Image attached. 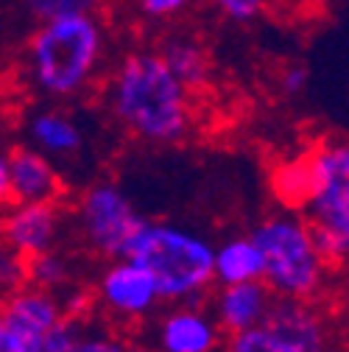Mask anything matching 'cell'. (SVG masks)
Segmentation results:
<instances>
[{"mask_svg": "<svg viewBox=\"0 0 349 352\" xmlns=\"http://www.w3.org/2000/svg\"><path fill=\"white\" fill-rule=\"evenodd\" d=\"M266 260V285L277 299H311L322 283L327 260L322 257L313 230L296 210L263 218L251 232Z\"/></svg>", "mask_w": 349, "mask_h": 352, "instance_id": "277c9868", "label": "cell"}, {"mask_svg": "<svg viewBox=\"0 0 349 352\" xmlns=\"http://www.w3.org/2000/svg\"><path fill=\"white\" fill-rule=\"evenodd\" d=\"M93 299L106 316L117 322H140L162 305L157 280L132 257H112L95 283Z\"/></svg>", "mask_w": 349, "mask_h": 352, "instance_id": "9c48e42d", "label": "cell"}, {"mask_svg": "<svg viewBox=\"0 0 349 352\" xmlns=\"http://www.w3.org/2000/svg\"><path fill=\"white\" fill-rule=\"evenodd\" d=\"M28 283L59 294L62 288L70 285V266H67V260L56 249L28 257Z\"/></svg>", "mask_w": 349, "mask_h": 352, "instance_id": "ac0fdd59", "label": "cell"}, {"mask_svg": "<svg viewBox=\"0 0 349 352\" xmlns=\"http://www.w3.org/2000/svg\"><path fill=\"white\" fill-rule=\"evenodd\" d=\"M207 3L215 6L232 23H254L260 14L269 9L271 0H207Z\"/></svg>", "mask_w": 349, "mask_h": 352, "instance_id": "44dd1931", "label": "cell"}, {"mask_svg": "<svg viewBox=\"0 0 349 352\" xmlns=\"http://www.w3.org/2000/svg\"><path fill=\"white\" fill-rule=\"evenodd\" d=\"M62 235V210L56 201H14L0 218V238L25 257L56 249Z\"/></svg>", "mask_w": 349, "mask_h": 352, "instance_id": "8fae6325", "label": "cell"}, {"mask_svg": "<svg viewBox=\"0 0 349 352\" xmlns=\"http://www.w3.org/2000/svg\"><path fill=\"white\" fill-rule=\"evenodd\" d=\"M212 254L215 246L207 235L146 218L143 227L126 243L123 257L137 260L157 280L162 302H201L212 285Z\"/></svg>", "mask_w": 349, "mask_h": 352, "instance_id": "3957f363", "label": "cell"}, {"mask_svg": "<svg viewBox=\"0 0 349 352\" xmlns=\"http://www.w3.org/2000/svg\"><path fill=\"white\" fill-rule=\"evenodd\" d=\"M70 352H132L126 346L123 338L112 336V333H93V330H81V336L76 338V344L70 346Z\"/></svg>", "mask_w": 349, "mask_h": 352, "instance_id": "7402d4cb", "label": "cell"}, {"mask_svg": "<svg viewBox=\"0 0 349 352\" xmlns=\"http://www.w3.org/2000/svg\"><path fill=\"white\" fill-rule=\"evenodd\" d=\"M106 107L128 135L148 146H173L193 129L190 90L159 51H132L117 62L106 84Z\"/></svg>", "mask_w": 349, "mask_h": 352, "instance_id": "6da1fadb", "label": "cell"}, {"mask_svg": "<svg viewBox=\"0 0 349 352\" xmlns=\"http://www.w3.org/2000/svg\"><path fill=\"white\" fill-rule=\"evenodd\" d=\"M104 0H23L25 12L42 23L54 17H70V14H95Z\"/></svg>", "mask_w": 349, "mask_h": 352, "instance_id": "ffe728a7", "label": "cell"}, {"mask_svg": "<svg viewBox=\"0 0 349 352\" xmlns=\"http://www.w3.org/2000/svg\"><path fill=\"white\" fill-rule=\"evenodd\" d=\"M227 333L199 302H179L154 330L157 352H221Z\"/></svg>", "mask_w": 349, "mask_h": 352, "instance_id": "30bf717a", "label": "cell"}, {"mask_svg": "<svg viewBox=\"0 0 349 352\" xmlns=\"http://www.w3.org/2000/svg\"><path fill=\"white\" fill-rule=\"evenodd\" d=\"M221 352H330V330L304 299H277L260 324L227 336Z\"/></svg>", "mask_w": 349, "mask_h": 352, "instance_id": "8992f818", "label": "cell"}, {"mask_svg": "<svg viewBox=\"0 0 349 352\" xmlns=\"http://www.w3.org/2000/svg\"><path fill=\"white\" fill-rule=\"evenodd\" d=\"M135 6L146 20L162 23V20H173L185 14L193 6V0H135Z\"/></svg>", "mask_w": 349, "mask_h": 352, "instance_id": "603a6c76", "label": "cell"}, {"mask_svg": "<svg viewBox=\"0 0 349 352\" xmlns=\"http://www.w3.org/2000/svg\"><path fill=\"white\" fill-rule=\"evenodd\" d=\"M308 84H311V70L304 67V65L293 62V65H285V67H282V73H280V90H282L285 96H299V93H304V90H308Z\"/></svg>", "mask_w": 349, "mask_h": 352, "instance_id": "d4e9b609", "label": "cell"}, {"mask_svg": "<svg viewBox=\"0 0 349 352\" xmlns=\"http://www.w3.org/2000/svg\"><path fill=\"white\" fill-rule=\"evenodd\" d=\"M9 179L14 201H59L62 196V176L56 165L31 146L9 154Z\"/></svg>", "mask_w": 349, "mask_h": 352, "instance_id": "4fadbf2b", "label": "cell"}, {"mask_svg": "<svg viewBox=\"0 0 349 352\" xmlns=\"http://www.w3.org/2000/svg\"><path fill=\"white\" fill-rule=\"evenodd\" d=\"M25 135L31 148L42 151L48 160H73L84 148L81 126L62 109H39L28 118Z\"/></svg>", "mask_w": 349, "mask_h": 352, "instance_id": "5bb4252c", "label": "cell"}, {"mask_svg": "<svg viewBox=\"0 0 349 352\" xmlns=\"http://www.w3.org/2000/svg\"><path fill=\"white\" fill-rule=\"evenodd\" d=\"M159 56L165 59V65L170 67V73L177 76L188 90H201L210 81V56L204 51L201 42H196L193 36H170L162 42Z\"/></svg>", "mask_w": 349, "mask_h": 352, "instance_id": "2e32d148", "label": "cell"}, {"mask_svg": "<svg viewBox=\"0 0 349 352\" xmlns=\"http://www.w3.org/2000/svg\"><path fill=\"white\" fill-rule=\"evenodd\" d=\"M263 274H266V260L251 235H232L215 246V254H212L215 285L263 280Z\"/></svg>", "mask_w": 349, "mask_h": 352, "instance_id": "9a60e30c", "label": "cell"}, {"mask_svg": "<svg viewBox=\"0 0 349 352\" xmlns=\"http://www.w3.org/2000/svg\"><path fill=\"white\" fill-rule=\"evenodd\" d=\"M81 238L104 257H123L126 243L143 227L146 215L135 207L128 193L115 182H95L87 188L76 207Z\"/></svg>", "mask_w": 349, "mask_h": 352, "instance_id": "52a82bcc", "label": "cell"}, {"mask_svg": "<svg viewBox=\"0 0 349 352\" xmlns=\"http://www.w3.org/2000/svg\"><path fill=\"white\" fill-rule=\"evenodd\" d=\"M277 296L266 285V280H249V283H229V285H218L212 294V316L221 324L227 336L249 330L260 324L269 311L274 307Z\"/></svg>", "mask_w": 349, "mask_h": 352, "instance_id": "7c38bea8", "label": "cell"}, {"mask_svg": "<svg viewBox=\"0 0 349 352\" xmlns=\"http://www.w3.org/2000/svg\"><path fill=\"white\" fill-rule=\"evenodd\" d=\"M311 196L302 207L327 263L349 260V140H324L308 151Z\"/></svg>", "mask_w": 349, "mask_h": 352, "instance_id": "5b68a950", "label": "cell"}, {"mask_svg": "<svg viewBox=\"0 0 349 352\" xmlns=\"http://www.w3.org/2000/svg\"><path fill=\"white\" fill-rule=\"evenodd\" d=\"M14 204L12 199V179H9V154L0 151V210Z\"/></svg>", "mask_w": 349, "mask_h": 352, "instance_id": "484cf974", "label": "cell"}, {"mask_svg": "<svg viewBox=\"0 0 349 352\" xmlns=\"http://www.w3.org/2000/svg\"><path fill=\"white\" fill-rule=\"evenodd\" d=\"M62 316V302L54 291L23 285L0 299V352H42L45 333Z\"/></svg>", "mask_w": 349, "mask_h": 352, "instance_id": "ba28073f", "label": "cell"}, {"mask_svg": "<svg viewBox=\"0 0 349 352\" xmlns=\"http://www.w3.org/2000/svg\"><path fill=\"white\" fill-rule=\"evenodd\" d=\"M56 296H59V302H62V314H65V316H78V319H84V314L93 307V294H87V291H81V288H73V285L62 288Z\"/></svg>", "mask_w": 349, "mask_h": 352, "instance_id": "cb8c5ba5", "label": "cell"}, {"mask_svg": "<svg viewBox=\"0 0 349 352\" xmlns=\"http://www.w3.org/2000/svg\"><path fill=\"white\" fill-rule=\"evenodd\" d=\"M269 185H271L274 199H277L285 210L302 212L304 201H308V196H311V188H313L308 154L288 157V160L277 162L274 170H271V176H269Z\"/></svg>", "mask_w": 349, "mask_h": 352, "instance_id": "e0dca14e", "label": "cell"}, {"mask_svg": "<svg viewBox=\"0 0 349 352\" xmlns=\"http://www.w3.org/2000/svg\"><path fill=\"white\" fill-rule=\"evenodd\" d=\"M106 48V28L95 14L42 20L25 48L28 81L48 98H76L101 73Z\"/></svg>", "mask_w": 349, "mask_h": 352, "instance_id": "7a4b0ae2", "label": "cell"}, {"mask_svg": "<svg viewBox=\"0 0 349 352\" xmlns=\"http://www.w3.org/2000/svg\"><path fill=\"white\" fill-rule=\"evenodd\" d=\"M28 285V257L0 238V299Z\"/></svg>", "mask_w": 349, "mask_h": 352, "instance_id": "d6986e66", "label": "cell"}]
</instances>
